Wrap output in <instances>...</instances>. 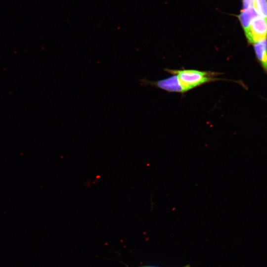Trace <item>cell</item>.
I'll use <instances>...</instances> for the list:
<instances>
[{"mask_svg": "<svg viewBox=\"0 0 267 267\" xmlns=\"http://www.w3.org/2000/svg\"><path fill=\"white\" fill-rule=\"evenodd\" d=\"M166 71L172 74H176L181 82L190 90L205 84L221 80L217 77L221 73L204 71L193 69L172 70Z\"/></svg>", "mask_w": 267, "mask_h": 267, "instance_id": "obj_1", "label": "cell"}, {"mask_svg": "<svg viewBox=\"0 0 267 267\" xmlns=\"http://www.w3.org/2000/svg\"><path fill=\"white\" fill-rule=\"evenodd\" d=\"M250 43H256L267 38V19L260 15L255 17L248 28L244 31Z\"/></svg>", "mask_w": 267, "mask_h": 267, "instance_id": "obj_2", "label": "cell"}, {"mask_svg": "<svg viewBox=\"0 0 267 267\" xmlns=\"http://www.w3.org/2000/svg\"><path fill=\"white\" fill-rule=\"evenodd\" d=\"M172 75L171 77L156 82L146 81L148 82L146 85L150 84L171 92L184 93L189 90L181 82L177 75Z\"/></svg>", "mask_w": 267, "mask_h": 267, "instance_id": "obj_3", "label": "cell"}, {"mask_svg": "<svg viewBox=\"0 0 267 267\" xmlns=\"http://www.w3.org/2000/svg\"><path fill=\"white\" fill-rule=\"evenodd\" d=\"M258 16L259 14L254 6L242 10L238 18L244 31L248 28L252 20Z\"/></svg>", "mask_w": 267, "mask_h": 267, "instance_id": "obj_4", "label": "cell"}, {"mask_svg": "<svg viewBox=\"0 0 267 267\" xmlns=\"http://www.w3.org/2000/svg\"><path fill=\"white\" fill-rule=\"evenodd\" d=\"M254 49L257 58L267 72V40L265 39L254 44Z\"/></svg>", "mask_w": 267, "mask_h": 267, "instance_id": "obj_5", "label": "cell"}, {"mask_svg": "<svg viewBox=\"0 0 267 267\" xmlns=\"http://www.w3.org/2000/svg\"><path fill=\"white\" fill-rule=\"evenodd\" d=\"M255 7L259 15L267 19V0H256Z\"/></svg>", "mask_w": 267, "mask_h": 267, "instance_id": "obj_6", "label": "cell"}, {"mask_svg": "<svg viewBox=\"0 0 267 267\" xmlns=\"http://www.w3.org/2000/svg\"><path fill=\"white\" fill-rule=\"evenodd\" d=\"M243 9H246L250 7L255 6L256 0H243Z\"/></svg>", "mask_w": 267, "mask_h": 267, "instance_id": "obj_7", "label": "cell"}, {"mask_svg": "<svg viewBox=\"0 0 267 267\" xmlns=\"http://www.w3.org/2000/svg\"><path fill=\"white\" fill-rule=\"evenodd\" d=\"M140 267H154V266H142Z\"/></svg>", "mask_w": 267, "mask_h": 267, "instance_id": "obj_8", "label": "cell"}, {"mask_svg": "<svg viewBox=\"0 0 267 267\" xmlns=\"http://www.w3.org/2000/svg\"><path fill=\"white\" fill-rule=\"evenodd\" d=\"M189 267V266H186V267Z\"/></svg>", "mask_w": 267, "mask_h": 267, "instance_id": "obj_9", "label": "cell"}]
</instances>
